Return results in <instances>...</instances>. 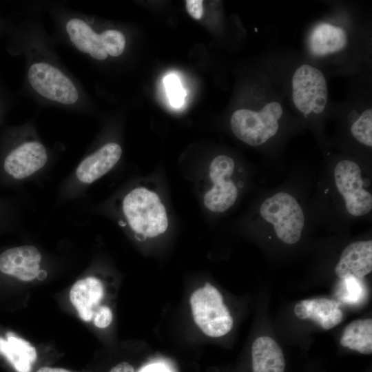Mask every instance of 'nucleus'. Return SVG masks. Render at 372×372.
<instances>
[{
	"instance_id": "nucleus-7",
	"label": "nucleus",
	"mask_w": 372,
	"mask_h": 372,
	"mask_svg": "<svg viewBox=\"0 0 372 372\" xmlns=\"http://www.w3.org/2000/svg\"><path fill=\"white\" fill-rule=\"evenodd\" d=\"M125 225L138 240L156 238L169 226L166 208L154 190L138 186L123 196L121 206Z\"/></svg>"
},
{
	"instance_id": "nucleus-25",
	"label": "nucleus",
	"mask_w": 372,
	"mask_h": 372,
	"mask_svg": "<svg viewBox=\"0 0 372 372\" xmlns=\"http://www.w3.org/2000/svg\"><path fill=\"white\" fill-rule=\"evenodd\" d=\"M109 372H134V369L130 364L124 362L114 366Z\"/></svg>"
},
{
	"instance_id": "nucleus-15",
	"label": "nucleus",
	"mask_w": 372,
	"mask_h": 372,
	"mask_svg": "<svg viewBox=\"0 0 372 372\" xmlns=\"http://www.w3.org/2000/svg\"><path fill=\"white\" fill-rule=\"evenodd\" d=\"M340 304L332 299L316 298L299 301L294 307V313L300 320H311L323 329H331L342 320Z\"/></svg>"
},
{
	"instance_id": "nucleus-6",
	"label": "nucleus",
	"mask_w": 372,
	"mask_h": 372,
	"mask_svg": "<svg viewBox=\"0 0 372 372\" xmlns=\"http://www.w3.org/2000/svg\"><path fill=\"white\" fill-rule=\"evenodd\" d=\"M331 116L338 120L353 143L371 149L372 71L351 78L345 99L332 101Z\"/></svg>"
},
{
	"instance_id": "nucleus-14",
	"label": "nucleus",
	"mask_w": 372,
	"mask_h": 372,
	"mask_svg": "<svg viewBox=\"0 0 372 372\" xmlns=\"http://www.w3.org/2000/svg\"><path fill=\"white\" fill-rule=\"evenodd\" d=\"M372 271V241L360 240L350 243L342 251L335 268L341 279L353 276L362 279Z\"/></svg>"
},
{
	"instance_id": "nucleus-12",
	"label": "nucleus",
	"mask_w": 372,
	"mask_h": 372,
	"mask_svg": "<svg viewBox=\"0 0 372 372\" xmlns=\"http://www.w3.org/2000/svg\"><path fill=\"white\" fill-rule=\"evenodd\" d=\"M41 255L37 247L23 245L6 249L0 254V271L29 282L43 271L40 263Z\"/></svg>"
},
{
	"instance_id": "nucleus-17",
	"label": "nucleus",
	"mask_w": 372,
	"mask_h": 372,
	"mask_svg": "<svg viewBox=\"0 0 372 372\" xmlns=\"http://www.w3.org/2000/svg\"><path fill=\"white\" fill-rule=\"evenodd\" d=\"M253 372H285V360L282 349L271 338L261 336L251 347Z\"/></svg>"
},
{
	"instance_id": "nucleus-11",
	"label": "nucleus",
	"mask_w": 372,
	"mask_h": 372,
	"mask_svg": "<svg viewBox=\"0 0 372 372\" xmlns=\"http://www.w3.org/2000/svg\"><path fill=\"white\" fill-rule=\"evenodd\" d=\"M235 169L232 157L220 154L212 159L209 178L212 185L203 196V204L211 212L223 213L235 203L238 194L231 176Z\"/></svg>"
},
{
	"instance_id": "nucleus-9",
	"label": "nucleus",
	"mask_w": 372,
	"mask_h": 372,
	"mask_svg": "<svg viewBox=\"0 0 372 372\" xmlns=\"http://www.w3.org/2000/svg\"><path fill=\"white\" fill-rule=\"evenodd\" d=\"M190 304L196 324L207 335L221 337L231 329L233 318L222 295L210 283L194 291Z\"/></svg>"
},
{
	"instance_id": "nucleus-18",
	"label": "nucleus",
	"mask_w": 372,
	"mask_h": 372,
	"mask_svg": "<svg viewBox=\"0 0 372 372\" xmlns=\"http://www.w3.org/2000/svg\"><path fill=\"white\" fill-rule=\"evenodd\" d=\"M7 340L0 337V354L5 356L18 372H30L36 361L35 348L28 341L7 333Z\"/></svg>"
},
{
	"instance_id": "nucleus-27",
	"label": "nucleus",
	"mask_w": 372,
	"mask_h": 372,
	"mask_svg": "<svg viewBox=\"0 0 372 372\" xmlns=\"http://www.w3.org/2000/svg\"><path fill=\"white\" fill-rule=\"evenodd\" d=\"M8 26V19H4L0 16V36L5 35Z\"/></svg>"
},
{
	"instance_id": "nucleus-24",
	"label": "nucleus",
	"mask_w": 372,
	"mask_h": 372,
	"mask_svg": "<svg viewBox=\"0 0 372 372\" xmlns=\"http://www.w3.org/2000/svg\"><path fill=\"white\" fill-rule=\"evenodd\" d=\"M138 372H171L168 366L163 363H154L150 364L143 369Z\"/></svg>"
},
{
	"instance_id": "nucleus-5",
	"label": "nucleus",
	"mask_w": 372,
	"mask_h": 372,
	"mask_svg": "<svg viewBox=\"0 0 372 372\" xmlns=\"http://www.w3.org/2000/svg\"><path fill=\"white\" fill-rule=\"evenodd\" d=\"M48 158V150L32 123L5 130L1 140L0 161L2 170L10 178H29L43 168Z\"/></svg>"
},
{
	"instance_id": "nucleus-20",
	"label": "nucleus",
	"mask_w": 372,
	"mask_h": 372,
	"mask_svg": "<svg viewBox=\"0 0 372 372\" xmlns=\"http://www.w3.org/2000/svg\"><path fill=\"white\" fill-rule=\"evenodd\" d=\"M165 85L171 104L176 107H180L185 96L178 79L173 75H168L165 79Z\"/></svg>"
},
{
	"instance_id": "nucleus-8",
	"label": "nucleus",
	"mask_w": 372,
	"mask_h": 372,
	"mask_svg": "<svg viewBox=\"0 0 372 372\" xmlns=\"http://www.w3.org/2000/svg\"><path fill=\"white\" fill-rule=\"evenodd\" d=\"M260 213L282 242L292 245L300 240L305 220L301 206L292 195L278 192L267 198L261 204Z\"/></svg>"
},
{
	"instance_id": "nucleus-2",
	"label": "nucleus",
	"mask_w": 372,
	"mask_h": 372,
	"mask_svg": "<svg viewBox=\"0 0 372 372\" xmlns=\"http://www.w3.org/2000/svg\"><path fill=\"white\" fill-rule=\"evenodd\" d=\"M328 9L303 34L306 57L328 76L355 77L372 71L371 14L358 3L326 1Z\"/></svg>"
},
{
	"instance_id": "nucleus-1",
	"label": "nucleus",
	"mask_w": 372,
	"mask_h": 372,
	"mask_svg": "<svg viewBox=\"0 0 372 372\" xmlns=\"http://www.w3.org/2000/svg\"><path fill=\"white\" fill-rule=\"evenodd\" d=\"M27 4L12 19L5 33L6 50L25 61L21 92L39 104L80 113L92 104L80 81L65 67L55 41L44 28L41 3Z\"/></svg>"
},
{
	"instance_id": "nucleus-4",
	"label": "nucleus",
	"mask_w": 372,
	"mask_h": 372,
	"mask_svg": "<svg viewBox=\"0 0 372 372\" xmlns=\"http://www.w3.org/2000/svg\"><path fill=\"white\" fill-rule=\"evenodd\" d=\"M244 105L231 114L229 125L234 135L251 147H264L276 140L284 128L301 123L288 110L281 96L256 64L251 72Z\"/></svg>"
},
{
	"instance_id": "nucleus-26",
	"label": "nucleus",
	"mask_w": 372,
	"mask_h": 372,
	"mask_svg": "<svg viewBox=\"0 0 372 372\" xmlns=\"http://www.w3.org/2000/svg\"><path fill=\"white\" fill-rule=\"evenodd\" d=\"M35 372H72L68 369L56 367L43 366Z\"/></svg>"
},
{
	"instance_id": "nucleus-23",
	"label": "nucleus",
	"mask_w": 372,
	"mask_h": 372,
	"mask_svg": "<svg viewBox=\"0 0 372 372\" xmlns=\"http://www.w3.org/2000/svg\"><path fill=\"white\" fill-rule=\"evenodd\" d=\"M186 9L189 14L195 19H200L203 14V1H186Z\"/></svg>"
},
{
	"instance_id": "nucleus-19",
	"label": "nucleus",
	"mask_w": 372,
	"mask_h": 372,
	"mask_svg": "<svg viewBox=\"0 0 372 372\" xmlns=\"http://www.w3.org/2000/svg\"><path fill=\"white\" fill-rule=\"evenodd\" d=\"M340 344L362 354H371L372 320L358 319L350 322L343 331Z\"/></svg>"
},
{
	"instance_id": "nucleus-22",
	"label": "nucleus",
	"mask_w": 372,
	"mask_h": 372,
	"mask_svg": "<svg viewBox=\"0 0 372 372\" xmlns=\"http://www.w3.org/2000/svg\"><path fill=\"white\" fill-rule=\"evenodd\" d=\"M112 311L108 307L99 306L94 314V323L99 328H105L112 322Z\"/></svg>"
},
{
	"instance_id": "nucleus-13",
	"label": "nucleus",
	"mask_w": 372,
	"mask_h": 372,
	"mask_svg": "<svg viewBox=\"0 0 372 372\" xmlns=\"http://www.w3.org/2000/svg\"><path fill=\"white\" fill-rule=\"evenodd\" d=\"M121 146L107 142L87 154L78 165L75 176L83 185H90L110 172L122 156Z\"/></svg>"
},
{
	"instance_id": "nucleus-21",
	"label": "nucleus",
	"mask_w": 372,
	"mask_h": 372,
	"mask_svg": "<svg viewBox=\"0 0 372 372\" xmlns=\"http://www.w3.org/2000/svg\"><path fill=\"white\" fill-rule=\"evenodd\" d=\"M14 103L15 98L12 93L0 79V125Z\"/></svg>"
},
{
	"instance_id": "nucleus-16",
	"label": "nucleus",
	"mask_w": 372,
	"mask_h": 372,
	"mask_svg": "<svg viewBox=\"0 0 372 372\" xmlns=\"http://www.w3.org/2000/svg\"><path fill=\"white\" fill-rule=\"evenodd\" d=\"M104 295L103 285L95 277H87L76 281L70 291V300L81 318L90 321Z\"/></svg>"
},
{
	"instance_id": "nucleus-10",
	"label": "nucleus",
	"mask_w": 372,
	"mask_h": 372,
	"mask_svg": "<svg viewBox=\"0 0 372 372\" xmlns=\"http://www.w3.org/2000/svg\"><path fill=\"white\" fill-rule=\"evenodd\" d=\"M333 176L349 214L360 217L371 211L372 195L364 188L361 169L356 162L349 158L340 160L334 167Z\"/></svg>"
},
{
	"instance_id": "nucleus-3",
	"label": "nucleus",
	"mask_w": 372,
	"mask_h": 372,
	"mask_svg": "<svg viewBox=\"0 0 372 372\" xmlns=\"http://www.w3.org/2000/svg\"><path fill=\"white\" fill-rule=\"evenodd\" d=\"M267 74L288 110L301 123L320 129L330 117L332 100L327 77L301 52L271 48L256 63Z\"/></svg>"
}]
</instances>
